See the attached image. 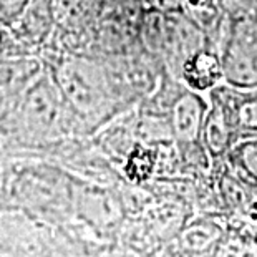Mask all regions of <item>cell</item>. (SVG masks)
Wrapping results in <instances>:
<instances>
[{"label": "cell", "mask_w": 257, "mask_h": 257, "mask_svg": "<svg viewBox=\"0 0 257 257\" xmlns=\"http://www.w3.org/2000/svg\"><path fill=\"white\" fill-rule=\"evenodd\" d=\"M78 178L32 156H2L0 211H17L45 222L63 226L75 219Z\"/></svg>", "instance_id": "obj_1"}, {"label": "cell", "mask_w": 257, "mask_h": 257, "mask_svg": "<svg viewBox=\"0 0 257 257\" xmlns=\"http://www.w3.org/2000/svg\"><path fill=\"white\" fill-rule=\"evenodd\" d=\"M45 65L75 113L85 138L131 110L119 96L106 63L81 55H63L53 65Z\"/></svg>", "instance_id": "obj_2"}, {"label": "cell", "mask_w": 257, "mask_h": 257, "mask_svg": "<svg viewBox=\"0 0 257 257\" xmlns=\"http://www.w3.org/2000/svg\"><path fill=\"white\" fill-rule=\"evenodd\" d=\"M219 53L227 85L257 88V10L224 20Z\"/></svg>", "instance_id": "obj_3"}, {"label": "cell", "mask_w": 257, "mask_h": 257, "mask_svg": "<svg viewBox=\"0 0 257 257\" xmlns=\"http://www.w3.org/2000/svg\"><path fill=\"white\" fill-rule=\"evenodd\" d=\"M47 226L17 211H0V257H48Z\"/></svg>", "instance_id": "obj_4"}, {"label": "cell", "mask_w": 257, "mask_h": 257, "mask_svg": "<svg viewBox=\"0 0 257 257\" xmlns=\"http://www.w3.org/2000/svg\"><path fill=\"white\" fill-rule=\"evenodd\" d=\"M207 110V95L189 90L184 85L178 90L168 110V121L178 148L202 145V128Z\"/></svg>", "instance_id": "obj_5"}, {"label": "cell", "mask_w": 257, "mask_h": 257, "mask_svg": "<svg viewBox=\"0 0 257 257\" xmlns=\"http://www.w3.org/2000/svg\"><path fill=\"white\" fill-rule=\"evenodd\" d=\"M45 68V62L35 55L0 58V118L14 110Z\"/></svg>", "instance_id": "obj_6"}, {"label": "cell", "mask_w": 257, "mask_h": 257, "mask_svg": "<svg viewBox=\"0 0 257 257\" xmlns=\"http://www.w3.org/2000/svg\"><path fill=\"white\" fill-rule=\"evenodd\" d=\"M207 96L224 108L239 141L257 138V88H237L222 83Z\"/></svg>", "instance_id": "obj_7"}, {"label": "cell", "mask_w": 257, "mask_h": 257, "mask_svg": "<svg viewBox=\"0 0 257 257\" xmlns=\"http://www.w3.org/2000/svg\"><path fill=\"white\" fill-rule=\"evenodd\" d=\"M179 81L189 90L209 95L219 85L226 83L221 53L214 47H201L184 60L179 68Z\"/></svg>", "instance_id": "obj_8"}, {"label": "cell", "mask_w": 257, "mask_h": 257, "mask_svg": "<svg viewBox=\"0 0 257 257\" xmlns=\"http://www.w3.org/2000/svg\"><path fill=\"white\" fill-rule=\"evenodd\" d=\"M57 24L55 4L53 0H32L29 9L22 15L19 24L10 30L19 45L34 55L32 50H38L52 35Z\"/></svg>", "instance_id": "obj_9"}, {"label": "cell", "mask_w": 257, "mask_h": 257, "mask_svg": "<svg viewBox=\"0 0 257 257\" xmlns=\"http://www.w3.org/2000/svg\"><path fill=\"white\" fill-rule=\"evenodd\" d=\"M207 100H209V110H207L204 119L201 141L211 158L212 169H214V166L226 161L229 151L232 150L239 138L224 108L209 96H207Z\"/></svg>", "instance_id": "obj_10"}, {"label": "cell", "mask_w": 257, "mask_h": 257, "mask_svg": "<svg viewBox=\"0 0 257 257\" xmlns=\"http://www.w3.org/2000/svg\"><path fill=\"white\" fill-rule=\"evenodd\" d=\"M226 165L257 196V138L237 141L229 151Z\"/></svg>", "instance_id": "obj_11"}, {"label": "cell", "mask_w": 257, "mask_h": 257, "mask_svg": "<svg viewBox=\"0 0 257 257\" xmlns=\"http://www.w3.org/2000/svg\"><path fill=\"white\" fill-rule=\"evenodd\" d=\"M183 245L188 250H206L221 239V229L211 221H198L189 224L181 234Z\"/></svg>", "instance_id": "obj_12"}, {"label": "cell", "mask_w": 257, "mask_h": 257, "mask_svg": "<svg viewBox=\"0 0 257 257\" xmlns=\"http://www.w3.org/2000/svg\"><path fill=\"white\" fill-rule=\"evenodd\" d=\"M32 0H0V29L12 30Z\"/></svg>", "instance_id": "obj_13"}, {"label": "cell", "mask_w": 257, "mask_h": 257, "mask_svg": "<svg viewBox=\"0 0 257 257\" xmlns=\"http://www.w3.org/2000/svg\"><path fill=\"white\" fill-rule=\"evenodd\" d=\"M224 19H236L257 10V0H216Z\"/></svg>", "instance_id": "obj_14"}]
</instances>
